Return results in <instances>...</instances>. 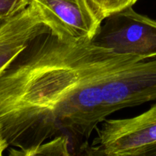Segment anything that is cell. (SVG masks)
Masks as SVG:
<instances>
[{"label": "cell", "instance_id": "6da1fadb", "mask_svg": "<svg viewBox=\"0 0 156 156\" xmlns=\"http://www.w3.org/2000/svg\"><path fill=\"white\" fill-rule=\"evenodd\" d=\"M142 60L92 43L37 36L0 74V126L9 154L20 155L59 135L80 153L109 113L103 88L121 69Z\"/></svg>", "mask_w": 156, "mask_h": 156}, {"label": "cell", "instance_id": "7a4b0ae2", "mask_svg": "<svg viewBox=\"0 0 156 156\" xmlns=\"http://www.w3.org/2000/svg\"><path fill=\"white\" fill-rule=\"evenodd\" d=\"M97 136L82 155L143 156L156 144V103L136 117L105 120L96 129Z\"/></svg>", "mask_w": 156, "mask_h": 156}, {"label": "cell", "instance_id": "3957f363", "mask_svg": "<svg viewBox=\"0 0 156 156\" xmlns=\"http://www.w3.org/2000/svg\"><path fill=\"white\" fill-rule=\"evenodd\" d=\"M91 42L117 54L155 57L156 21L128 7L105 18Z\"/></svg>", "mask_w": 156, "mask_h": 156}, {"label": "cell", "instance_id": "277c9868", "mask_svg": "<svg viewBox=\"0 0 156 156\" xmlns=\"http://www.w3.org/2000/svg\"><path fill=\"white\" fill-rule=\"evenodd\" d=\"M50 31L63 41L90 42L104 19L88 0H30Z\"/></svg>", "mask_w": 156, "mask_h": 156}, {"label": "cell", "instance_id": "5b68a950", "mask_svg": "<svg viewBox=\"0 0 156 156\" xmlns=\"http://www.w3.org/2000/svg\"><path fill=\"white\" fill-rule=\"evenodd\" d=\"M109 114L156 100V56L126 66L111 75L103 88Z\"/></svg>", "mask_w": 156, "mask_h": 156}, {"label": "cell", "instance_id": "8992f818", "mask_svg": "<svg viewBox=\"0 0 156 156\" xmlns=\"http://www.w3.org/2000/svg\"><path fill=\"white\" fill-rule=\"evenodd\" d=\"M50 28L33 4L0 27V74L37 36Z\"/></svg>", "mask_w": 156, "mask_h": 156}, {"label": "cell", "instance_id": "52a82bcc", "mask_svg": "<svg viewBox=\"0 0 156 156\" xmlns=\"http://www.w3.org/2000/svg\"><path fill=\"white\" fill-rule=\"evenodd\" d=\"M73 149L71 140L67 135H59L47 140L39 146L25 151L21 156H68Z\"/></svg>", "mask_w": 156, "mask_h": 156}, {"label": "cell", "instance_id": "ba28073f", "mask_svg": "<svg viewBox=\"0 0 156 156\" xmlns=\"http://www.w3.org/2000/svg\"><path fill=\"white\" fill-rule=\"evenodd\" d=\"M103 19L113 13L133 5L138 0H88Z\"/></svg>", "mask_w": 156, "mask_h": 156}, {"label": "cell", "instance_id": "9c48e42d", "mask_svg": "<svg viewBox=\"0 0 156 156\" xmlns=\"http://www.w3.org/2000/svg\"><path fill=\"white\" fill-rule=\"evenodd\" d=\"M30 0H0V18L9 19L25 9Z\"/></svg>", "mask_w": 156, "mask_h": 156}, {"label": "cell", "instance_id": "30bf717a", "mask_svg": "<svg viewBox=\"0 0 156 156\" xmlns=\"http://www.w3.org/2000/svg\"><path fill=\"white\" fill-rule=\"evenodd\" d=\"M9 148V144L6 141L5 138L3 136L2 132L1 126H0V156L3 154V152Z\"/></svg>", "mask_w": 156, "mask_h": 156}, {"label": "cell", "instance_id": "8fae6325", "mask_svg": "<svg viewBox=\"0 0 156 156\" xmlns=\"http://www.w3.org/2000/svg\"><path fill=\"white\" fill-rule=\"evenodd\" d=\"M143 156H156V144L151 146L146 152Z\"/></svg>", "mask_w": 156, "mask_h": 156}, {"label": "cell", "instance_id": "7c38bea8", "mask_svg": "<svg viewBox=\"0 0 156 156\" xmlns=\"http://www.w3.org/2000/svg\"><path fill=\"white\" fill-rule=\"evenodd\" d=\"M8 19H3V18H0V27H1L2 25L3 24H4L5 22L6 21H7Z\"/></svg>", "mask_w": 156, "mask_h": 156}]
</instances>
